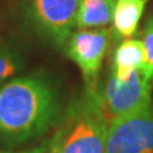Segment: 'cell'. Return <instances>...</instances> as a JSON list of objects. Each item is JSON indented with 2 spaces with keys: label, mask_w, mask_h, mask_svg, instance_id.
<instances>
[{
  "label": "cell",
  "mask_w": 153,
  "mask_h": 153,
  "mask_svg": "<svg viewBox=\"0 0 153 153\" xmlns=\"http://www.w3.org/2000/svg\"><path fill=\"white\" fill-rule=\"evenodd\" d=\"M153 79L148 78L142 69L135 70L126 80L119 79L111 70L101 91H98L100 105L106 120L134 112L152 102Z\"/></svg>",
  "instance_id": "obj_3"
},
{
  "label": "cell",
  "mask_w": 153,
  "mask_h": 153,
  "mask_svg": "<svg viewBox=\"0 0 153 153\" xmlns=\"http://www.w3.org/2000/svg\"><path fill=\"white\" fill-rule=\"evenodd\" d=\"M116 0H80L76 27L82 28H101L110 25L114 19Z\"/></svg>",
  "instance_id": "obj_9"
},
{
  "label": "cell",
  "mask_w": 153,
  "mask_h": 153,
  "mask_svg": "<svg viewBox=\"0 0 153 153\" xmlns=\"http://www.w3.org/2000/svg\"><path fill=\"white\" fill-rule=\"evenodd\" d=\"M143 47H144V64L142 70L148 78L153 79V18H149L143 31Z\"/></svg>",
  "instance_id": "obj_11"
},
{
  "label": "cell",
  "mask_w": 153,
  "mask_h": 153,
  "mask_svg": "<svg viewBox=\"0 0 153 153\" xmlns=\"http://www.w3.org/2000/svg\"><path fill=\"white\" fill-rule=\"evenodd\" d=\"M0 44H1V35H0Z\"/></svg>",
  "instance_id": "obj_14"
},
{
  "label": "cell",
  "mask_w": 153,
  "mask_h": 153,
  "mask_svg": "<svg viewBox=\"0 0 153 153\" xmlns=\"http://www.w3.org/2000/svg\"><path fill=\"white\" fill-rule=\"evenodd\" d=\"M22 153H44V149H42V146H40V147L32 148V149L26 151V152H22Z\"/></svg>",
  "instance_id": "obj_12"
},
{
  "label": "cell",
  "mask_w": 153,
  "mask_h": 153,
  "mask_svg": "<svg viewBox=\"0 0 153 153\" xmlns=\"http://www.w3.org/2000/svg\"><path fill=\"white\" fill-rule=\"evenodd\" d=\"M148 0H116L114 12V32L119 38H131L138 30Z\"/></svg>",
  "instance_id": "obj_8"
},
{
  "label": "cell",
  "mask_w": 153,
  "mask_h": 153,
  "mask_svg": "<svg viewBox=\"0 0 153 153\" xmlns=\"http://www.w3.org/2000/svg\"><path fill=\"white\" fill-rule=\"evenodd\" d=\"M25 68V59L16 47L0 44V87Z\"/></svg>",
  "instance_id": "obj_10"
},
{
  "label": "cell",
  "mask_w": 153,
  "mask_h": 153,
  "mask_svg": "<svg viewBox=\"0 0 153 153\" xmlns=\"http://www.w3.org/2000/svg\"><path fill=\"white\" fill-rule=\"evenodd\" d=\"M144 47L140 40L128 38L116 47L112 57L111 70L121 80H126L135 70L143 68Z\"/></svg>",
  "instance_id": "obj_7"
},
{
  "label": "cell",
  "mask_w": 153,
  "mask_h": 153,
  "mask_svg": "<svg viewBox=\"0 0 153 153\" xmlns=\"http://www.w3.org/2000/svg\"><path fill=\"white\" fill-rule=\"evenodd\" d=\"M108 121L100 105L97 87L85 92L63 111L54 134L44 142L52 153H103Z\"/></svg>",
  "instance_id": "obj_2"
},
{
  "label": "cell",
  "mask_w": 153,
  "mask_h": 153,
  "mask_svg": "<svg viewBox=\"0 0 153 153\" xmlns=\"http://www.w3.org/2000/svg\"><path fill=\"white\" fill-rule=\"evenodd\" d=\"M41 146H42V149H44V153H52V152H50L49 149H47V147L45 144H41Z\"/></svg>",
  "instance_id": "obj_13"
},
{
  "label": "cell",
  "mask_w": 153,
  "mask_h": 153,
  "mask_svg": "<svg viewBox=\"0 0 153 153\" xmlns=\"http://www.w3.org/2000/svg\"><path fill=\"white\" fill-rule=\"evenodd\" d=\"M108 28H82L68 38L65 54L78 65L87 87H96L97 76L110 47Z\"/></svg>",
  "instance_id": "obj_5"
},
{
  "label": "cell",
  "mask_w": 153,
  "mask_h": 153,
  "mask_svg": "<svg viewBox=\"0 0 153 153\" xmlns=\"http://www.w3.org/2000/svg\"><path fill=\"white\" fill-rule=\"evenodd\" d=\"M0 153H3V152H0Z\"/></svg>",
  "instance_id": "obj_15"
},
{
  "label": "cell",
  "mask_w": 153,
  "mask_h": 153,
  "mask_svg": "<svg viewBox=\"0 0 153 153\" xmlns=\"http://www.w3.org/2000/svg\"><path fill=\"white\" fill-rule=\"evenodd\" d=\"M80 0H30V14L37 30L57 46H64L76 27Z\"/></svg>",
  "instance_id": "obj_6"
},
{
  "label": "cell",
  "mask_w": 153,
  "mask_h": 153,
  "mask_svg": "<svg viewBox=\"0 0 153 153\" xmlns=\"http://www.w3.org/2000/svg\"><path fill=\"white\" fill-rule=\"evenodd\" d=\"M103 153H153V102L110 123Z\"/></svg>",
  "instance_id": "obj_4"
},
{
  "label": "cell",
  "mask_w": 153,
  "mask_h": 153,
  "mask_svg": "<svg viewBox=\"0 0 153 153\" xmlns=\"http://www.w3.org/2000/svg\"><path fill=\"white\" fill-rule=\"evenodd\" d=\"M61 114L59 92L47 75L14 76L0 87V143L16 148L40 139Z\"/></svg>",
  "instance_id": "obj_1"
}]
</instances>
